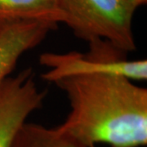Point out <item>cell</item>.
<instances>
[{
	"label": "cell",
	"mask_w": 147,
	"mask_h": 147,
	"mask_svg": "<svg viewBox=\"0 0 147 147\" xmlns=\"http://www.w3.org/2000/svg\"><path fill=\"white\" fill-rule=\"evenodd\" d=\"M70 112L58 128L85 147H142L147 144V89L111 74L67 76L54 82Z\"/></svg>",
	"instance_id": "cell-1"
},
{
	"label": "cell",
	"mask_w": 147,
	"mask_h": 147,
	"mask_svg": "<svg viewBox=\"0 0 147 147\" xmlns=\"http://www.w3.org/2000/svg\"><path fill=\"white\" fill-rule=\"evenodd\" d=\"M64 24L91 42L104 39L125 53L136 50L132 19L137 0H57Z\"/></svg>",
	"instance_id": "cell-2"
},
{
	"label": "cell",
	"mask_w": 147,
	"mask_h": 147,
	"mask_svg": "<svg viewBox=\"0 0 147 147\" xmlns=\"http://www.w3.org/2000/svg\"><path fill=\"white\" fill-rule=\"evenodd\" d=\"M86 53H46L39 57V63L48 68L42 79L54 83L67 76L92 74H111L126 77L132 81L147 79L146 60L129 61L127 53L104 39L88 42Z\"/></svg>",
	"instance_id": "cell-3"
},
{
	"label": "cell",
	"mask_w": 147,
	"mask_h": 147,
	"mask_svg": "<svg viewBox=\"0 0 147 147\" xmlns=\"http://www.w3.org/2000/svg\"><path fill=\"white\" fill-rule=\"evenodd\" d=\"M47 92L38 88L31 68L8 76L0 84V147H11L27 118L42 107Z\"/></svg>",
	"instance_id": "cell-4"
},
{
	"label": "cell",
	"mask_w": 147,
	"mask_h": 147,
	"mask_svg": "<svg viewBox=\"0 0 147 147\" xmlns=\"http://www.w3.org/2000/svg\"><path fill=\"white\" fill-rule=\"evenodd\" d=\"M57 25L41 21L0 25V84L10 76L22 55L38 46Z\"/></svg>",
	"instance_id": "cell-5"
},
{
	"label": "cell",
	"mask_w": 147,
	"mask_h": 147,
	"mask_svg": "<svg viewBox=\"0 0 147 147\" xmlns=\"http://www.w3.org/2000/svg\"><path fill=\"white\" fill-rule=\"evenodd\" d=\"M21 21L62 23L57 0H0V25Z\"/></svg>",
	"instance_id": "cell-6"
},
{
	"label": "cell",
	"mask_w": 147,
	"mask_h": 147,
	"mask_svg": "<svg viewBox=\"0 0 147 147\" xmlns=\"http://www.w3.org/2000/svg\"><path fill=\"white\" fill-rule=\"evenodd\" d=\"M11 147H85L57 127L48 128L25 123L13 140Z\"/></svg>",
	"instance_id": "cell-7"
},
{
	"label": "cell",
	"mask_w": 147,
	"mask_h": 147,
	"mask_svg": "<svg viewBox=\"0 0 147 147\" xmlns=\"http://www.w3.org/2000/svg\"><path fill=\"white\" fill-rule=\"evenodd\" d=\"M137 2L141 4V5H144V4H146L147 3V0H137Z\"/></svg>",
	"instance_id": "cell-8"
}]
</instances>
